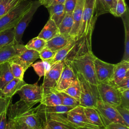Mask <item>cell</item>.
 Segmentation results:
<instances>
[{"label": "cell", "instance_id": "obj_1", "mask_svg": "<svg viewBox=\"0 0 129 129\" xmlns=\"http://www.w3.org/2000/svg\"><path fill=\"white\" fill-rule=\"evenodd\" d=\"M36 104L21 100L15 104L11 103L7 110L9 120L24 122L31 129L43 128L45 123L37 113L36 107H33Z\"/></svg>", "mask_w": 129, "mask_h": 129}, {"label": "cell", "instance_id": "obj_2", "mask_svg": "<svg viewBox=\"0 0 129 129\" xmlns=\"http://www.w3.org/2000/svg\"><path fill=\"white\" fill-rule=\"evenodd\" d=\"M97 18L95 0H85L82 21L76 40L91 47V37Z\"/></svg>", "mask_w": 129, "mask_h": 129}, {"label": "cell", "instance_id": "obj_3", "mask_svg": "<svg viewBox=\"0 0 129 129\" xmlns=\"http://www.w3.org/2000/svg\"><path fill=\"white\" fill-rule=\"evenodd\" d=\"M95 57L93 52L90 51L71 61L64 62L70 64L73 70L80 73L86 81L92 84L97 85L98 82L94 66V60Z\"/></svg>", "mask_w": 129, "mask_h": 129}, {"label": "cell", "instance_id": "obj_4", "mask_svg": "<svg viewBox=\"0 0 129 129\" xmlns=\"http://www.w3.org/2000/svg\"><path fill=\"white\" fill-rule=\"evenodd\" d=\"M74 72L80 86V105L84 107H96L97 101L100 100L97 85L86 81L80 73Z\"/></svg>", "mask_w": 129, "mask_h": 129}, {"label": "cell", "instance_id": "obj_5", "mask_svg": "<svg viewBox=\"0 0 129 129\" xmlns=\"http://www.w3.org/2000/svg\"><path fill=\"white\" fill-rule=\"evenodd\" d=\"M31 1L22 0L13 9L0 18V32L14 28L23 15L29 9Z\"/></svg>", "mask_w": 129, "mask_h": 129}, {"label": "cell", "instance_id": "obj_6", "mask_svg": "<svg viewBox=\"0 0 129 129\" xmlns=\"http://www.w3.org/2000/svg\"><path fill=\"white\" fill-rule=\"evenodd\" d=\"M97 88L100 101L113 107L120 105V92L113 83H99L97 84Z\"/></svg>", "mask_w": 129, "mask_h": 129}, {"label": "cell", "instance_id": "obj_7", "mask_svg": "<svg viewBox=\"0 0 129 129\" xmlns=\"http://www.w3.org/2000/svg\"><path fill=\"white\" fill-rule=\"evenodd\" d=\"M40 6L41 5L38 0L31 1L30 8L23 15L14 27L15 40L16 43L22 44V38L24 32L31 21L35 13Z\"/></svg>", "mask_w": 129, "mask_h": 129}, {"label": "cell", "instance_id": "obj_8", "mask_svg": "<svg viewBox=\"0 0 129 129\" xmlns=\"http://www.w3.org/2000/svg\"><path fill=\"white\" fill-rule=\"evenodd\" d=\"M64 63V60L56 62L52 66L44 76L43 83L41 85L43 96L52 90H55Z\"/></svg>", "mask_w": 129, "mask_h": 129}, {"label": "cell", "instance_id": "obj_9", "mask_svg": "<svg viewBox=\"0 0 129 129\" xmlns=\"http://www.w3.org/2000/svg\"><path fill=\"white\" fill-rule=\"evenodd\" d=\"M67 122L72 126L77 127H90L100 129L91 124L86 118L84 107L78 105L71 109L66 114Z\"/></svg>", "mask_w": 129, "mask_h": 129}, {"label": "cell", "instance_id": "obj_10", "mask_svg": "<svg viewBox=\"0 0 129 129\" xmlns=\"http://www.w3.org/2000/svg\"><path fill=\"white\" fill-rule=\"evenodd\" d=\"M96 108L101 116L105 127L112 122H119L126 125L115 107L98 100Z\"/></svg>", "mask_w": 129, "mask_h": 129}, {"label": "cell", "instance_id": "obj_11", "mask_svg": "<svg viewBox=\"0 0 129 129\" xmlns=\"http://www.w3.org/2000/svg\"><path fill=\"white\" fill-rule=\"evenodd\" d=\"M94 66L98 84L111 82L114 64L105 62L96 56Z\"/></svg>", "mask_w": 129, "mask_h": 129}, {"label": "cell", "instance_id": "obj_12", "mask_svg": "<svg viewBox=\"0 0 129 129\" xmlns=\"http://www.w3.org/2000/svg\"><path fill=\"white\" fill-rule=\"evenodd\" d=\"M20 97V100L27 102L40 103L43 92L41 86L37 84H26L17 92Z\"/></svg>", "mask_w": 129, "mask_h": 129}, {"label": "cell", "instance_id": "obj_13", "mask_svg": "<svg viewBox=\"0 0 129 129\" xmlns=\"http://www.w3.org/2000/svg\"><path fill=\"white\" fill-rule=\"evenodd\" d=\"M38 58H39L38 51L25 48L11 61L19 64L26 71Z\"/></svg>", "mask_w": 129, "mask_h": 129}, {"label": "cell", "instance_id": "obj_14", "mask_svg": "<svg viewBox=\"0 0 129 129\" xmlns=\"http://www.w3.org/2000/svg\"><path fill=\"white\" fill-rule=\"evenodd\" d=\"M77 79L76 76L71 65L68 63L64 62L55 90L59 92L62 91Z\"/></svg>", "mask_w": 129, "mask_h": 129}, {"label": "cell", "instance_id": "obj_15", "mask_svg": "<svg viewBox=\"0 0 129 129\" xmlns=\"http://www.w3.org/2000/svg\"><path fill=\"white\" fill-rule=\"evenodd\" d=\"M72 108L73 107L62 104L55 106H45L40 103L36 107V112L45 123L46 119L49 116L55 114H65Z\"/></svg>", "mask_w": 129, "mask_h": 129}, {"label": "cell", "instance_id": "obj_16", "mask_svg": "<svg viewBox=\"0 0 129 129\" xmlns=\"http://www.w3.org/2000/svg\"><path fill=\"white\" fill-rule=\"evenodd\" d=\"M25 48V45L17 43L0 48V64L11 61Z\"/></svg>", "mask_w": 129, "mask_h": 129}, {"label": "cell", "instance_id": "obj_17", "mask_svg": "<svg viewBox=\"0 0 129 129\" xmlns=\"http://www.w3.org/2000/svg\"><path fill=\"white\" fill-rule=\"evenodd\" d=\"M85 0H78L76 6L73 12V27L70 33V36L76 39L82 21Z\"/></svg>", "mask_w": 129, "mask_h": 129}, {"label": "cell", "instance_id": "obj_18", "mask_svg": "<svg viewBox=\"0 0 129 129\" xmlns=\"http://www.w3.org/2000/svg\"><path fill=\"white\" fill-rule=\"evenodd\" d=\"M66 114H55L49 116L45 121L46 124L50 129H77L67 122L64 115Z\"/></svg>", "mask_w": 129, "mask_h": 129}, {"label": "cell", "instance_id": "obj_19", "mask_svg": "<svg viewBox=\"0 0 129 129\" xmlns=\"http://www.w3.org/2000/svg\"><path fill=\"white\" fill-rule=\"evenodd\" d=\"M26 83L24 80H21L18 79L14 78L8 83L3 88L0 89V97H12L26 84Z\"/></svg>", "mask_w": 129, "mask_h": 129}, {"label": "cell", "instance_id": "obj_20", "mask_svg": "<svg viewBox=\"0 0 129 129\" xmlns=\"http://www.w3.org/2000/svg\"><path fill=\"white\" fill-rule=\"evenodd\" d=\"M117 0H95L97 16L110 13L115 16V8Z\"/></svg>", "mask_w": 129, "mask_h": 129}, {"label": "cell", "instance_id": "obj_21", "mask_svg": "<svg viewBox=\"0 0 129 129\" xmlns=\"http://www.w3.org/2000/svg\"><path fill=\"white\" fill-rule=\"evenodd\" d=\"M73 39L70 35L59 34L46 41L45 47L53 51H57L68 44Z\"/></svg>", "mask_w": 129, "mask_h": 129}, {"label": "cell", "instance_id": "obj_22", "mask_svg": "<svg viewBox=\"0 0 129 129\" xmlns=\"http://www.w3.org/2000/svg\"><path fill=\"white\" fill-rule=\"evenodd\" d=\"M129 73V61L122 60L114 64L111 82L117 84Z\"/></svg>", "mask_w": 129, "mask_h": 129}, {"label": "cell", "instance_id": "obj_23", "mask_svg": "<svg viewBox=\"0 0 129 129\" xmlns=\"http://www.w3.org/2000/svg\"><path fill=\"white\" fill-rule=\"evenodd\" d=\"M59 34L58 27L54 22L49 18L37 37L47 41Z\"/></svg>", "mask_w": 129, "mask_h": 129}, {"label": "cell", "instance_id": "obj_24", "mask_svg": "<svg viewBox=\"0 0 129 129\" xmlns=\"http://www.w3.org/2000/svg\"><path fill=\"white\" fill-rule=\"evenodd\" d=\"M84 111L87 119L91 124L100 129H105L101 116L96 107H84Z\"/></svg>", "mask_w": 129, "mask_h": 129}, {"label": "cell", "instance_id": "obj_25", "mask_svg": "<svg viewBox=\"0 0 129 129\" xmlns=\"http://www.w3.org/2000/svg\"><path fill=\"white\" fill-rule=\"evenodd\" d=\"M123 24L124 29V51L122 60L129 61V12L128 9L120 17Z\"/></svg>", "mask_w": 129, "mask_h": 129}, {"label": "cell", "instance_id": "obj_26", "mask_svg": "<svg viewBox=\"0 0 129 129\" xmlns=\"http://www.w3.org/2000/svg\"><path fill=\"white\" fill-rule=\"evenodd\" d=\"M47 9L49 13V18L52 20L58 27L66 13L64 10V5L56 4L51 6Z\"/></svg>", "mask_w": 129, "mask_h": 129}, {"label": "cell", "instance_id": "obj_27", "mask_svg": "<svg viewBox=\"0 0 129 129\" xmlns=\"http://www.w3.org/2000/svg\"><path fill=\"white\" fill-rule=\"evenodd\" d=\"M45 106H55L61 105V97L59 91L54 90L44 95L40 102Z\"/></svg>", "mask_w": 129, "mask_h": 129}, {"label": "cell", "instance_id": "obj_28", "mask_svg": "<svg viewBox=\"0 0 129 129\" xmlns=\"http://www.w3.org/2000/svg\"><path fill=\"white\" fill-rule=\"evenodd\" d=\"M75 39L72 40L65 46L60 49L59 50L56 51L54 56L52 58L49 60H47L51 64V67L56 62L61 60H64V59L66 58L68 54L70 53V52L74 47L75 44Z\"/></svg>", "mask_w": 129, "mask_h": 129}, {"label": "cell", "instance_id": "obj_29", "mask_svg": "<svg viewBox=\"0 0 129 129\" xmlns=\"http://www.w3.org/2000/svg\"><path fill=\"white\" fill-rule=\"evenodd\" d=\"M14 78L11 71L9 62L0 64V89Z\"/></svg>", "mask_w": 129, "mask_h": 129}, {"label": "cell", "instance_id": "obj_30", "mask_svg": "<svg viewBox=\"0 0 129 129\" xmlns=\"http://www.w3.org/2000/svg\"><path fill=\"white\" fill-rule=\"evenodd\" d=\"M73 13H66L63 19L58 26L60 34L70 35V34L73 27Z\"/></svg>", "mask_w": 129, "mask_h": 129}, {"label": "cell", "instance_id": "obj_31", "mask_svg": "<svg viewBox=\"0 0 129 129\" xmlns=\"http://www.w3.org/2000/svg\"><path fill=\"white\" fill-rule=\"evenodd\" d=\"M13 43H16L15 40L14 27L0 32V48Z\"/></svg>", "mask_w": 129, "mask_h": 129}, {"label": "cell", "instance_id": "obj_32", "mask_svg": "<svg viewBox=\"0 0 129 129\" xmlns=\"http://www.w3.org/2000/svg\"><path fill=\"white\" fill-rule=\"evenodd\" d=\"M36 73L39 78L44 76L51 69V66L48 60H41L32 64Z\"/></svg>", "mask_w": 129, "mask_h": 129}, {"label": "cell", "instance_id": "obj_33", "mask_svg": "<svg viewBox=\"0 0 129 129\" xmlns=\"http://www.w3.org/2000/svg\"><path fill=\"white\" fill-rule=\"evenodd\" d=\"M22 0H1L0 2V18L16 7Z\"/></svg>", "mask_w": 129, "mask_h": 129}, {"label": "cell", "instance_id": "obj_34", "mask_svg": "<svg viewBox=\"0 0 129 129\" xmlns=\"http://www.w3.org/2000/svg\"><path fill=\"white\" fill-rule=\"evenodd\" d=\"M46 41L38 37L31 39L26 45L27 49H32L39 52L45 47Z\"/></svg>", "mask_w": 129, "mask_h": 129}, {"label": "cell", "instance_id": "obj_35", "mask_svg": "<svg viewBox=\"0 0 129 129\" xmlns=\"http://www.w3.org/2000/svg\"><path fill=\"white\" fill-rule=\"evenodd\" d=\"M62 92L66 93L70 96L73 97L78 101L80 100V86L78 79L74 82L71 84L66 89L63 90Z\"/></svg>", "mask_w": 129, "mask_h": 129}, {"label": "cell", "instance_id": "obj_36", "mask_svg": "<svg viewBox=\"0 0 129 129\" xmlns=\"http://www.w3.org/2000/svg\"><path fill=\"white\" fill-rule=\"evenodd\" d=\"M12 74L14 78L21 80H23L24 75L25 72L24 68L19 64L12 61H9Z\"/></svg>", "mask_w": 129, "mask_h": 129}, {"label": "cell", "instance_id": "obj_37", "mask_svg": "<svg viewBox=\"0 0 129 129\" xmlns=\"http://www.w3.org/2000/svg\"><path fill=\"white\" fill-rule=\"evenodd\" d=\"M59 93L61 97L62 105L68 107H71L73 108L80 105L79 101H78L73 97L70 96V95L62 91H60Z\"/></svg>", "mask_w": 129, "mask_h": 129}, {"label": "cell", "instance_id": "obj_38", "mask_svg": "<svg viewBox=\"0 0 129 129\" xmlns=\"http://www.w3.org/2000/svg\"><path fill=\"white\" fill-rule=\"evenodd\" d=\"M115 107L126 125L129 126V108L120 105H118Z\"/></svg>", "mask_w": 129, "mask_h": 129}, {"label": "cell", "instance_id": "obj_39", "mask_svg": "<svg viewBox=\"0 0 129 129\" xmlns=\"http://www.w3.org/2000/svg\"><path fill=\"white\" fill-rule=\"evenodd\" d=\"M56 52V51L51 50L45 47L39 52V58H40L41 60H49L54 56Z\"/></svg>", "mask_w": 129, "mask_h": 129}, {"label": "cell", "instance_id": "obj_40", "mask_svg": "<svg viewBox=\"0 0 129 129\" xmlns=\"http://www.w3.org/2000/svg\"><path fill=\"white\" fill-rule=\"evenodd\" d=\"M127 8L125 0H117L115 8V16L120 17L126 11Z\"/></svg>", "mask_w": 129, "mask_h": 129}, {"label": "cell", "instance_id": "obj_41", "mask_svg": "<svg viewBox=\"0 0 129 129\" xmlns=\"http://www.w3.org/2000/svg\"><path fill=\"white\" fill-rule=\"evenodd\" d=\"M115 86L119 92L129 89V73Z\"/></svg>", "mask_w": 129, "mask_h": 129}, {"label": "cell", "instance_id": "obj_42", "mask_svg": "<svg viewBox=\"0 0 129 129\" xmlns=\"http://www.w3.org/2000/svg\"><path fill=\"white\" fill-rule=\"evenodd\" d=\"M12 97H0V115L7 110L9 105L12 103Z\"/></svg>", "mask_w": 129, "mask_h": 129}, {"label": "cell", "instance_id": "obj_43", "mask_svg": "<svg viewBox=\"0 0 129 129\" xmlns=\"http://www.w3.org/2000/svg\"><path fill=\"white\" fill-rule=\"evenodd\" d=\"M120 106L129 108V89L120 92Z\"/></svg>", "mask_w": 129, "mask_h": 129}, {"label": "cell", "instance_id": "obj_44", "mask_svg": "<svg viewBox=\"0 0 129 129\" xmlns=\"http://www.w3.org/2000/svg\"><path fill=\"white\" fill-rule=\"evenodd\" d=\"M8 123L11 129H31L24 122L8 120Z\"/></svg>", "mask_w": 129, "mask_h": 129}, {"label": "cell", "instance_id": "obj_45", "mask_svg": "<svg viewBox=\"0 0 129 129\" xmlns=\"http://www.w3.org/2000/svg\"><path fill=\"white\" fill-rule=\"evenodd\" d=\"M78 0H65L64 8L66 13H72L76 6Z\"/></svg>", "mask_w": 129, "mask_h": 129}, {"label": "cell", "instance_id": "obj_46", "mask_svg": "<svg viewBox=\"0 0 129 129\" xmlns=\"http://www.w3.org/2000/svg\"><path fill=\"white\" fill-rule=\"evenodd\" d=\"M41 5L46 8L56 4H63L65 0H38Z\"/></svg>", "mask_w": 129, "mask_h": 129}, {"label": "cell", "instance_id": "obj_47", "mask_svg": "<svg viewBox=\"0 0 129 129\" xmlns=\"http://www.w3.org/2000/svg\"><path fill=\"white\" fill-rule=\"evenodd\" d=\"M105 129H129V126L119 122H112L106 126Z\"/></svg>", "mask_w": 129, "mask_h": 129}, {"label": "cell", "instance_id": "obj_48", "mask_svg": "<svg viewBox=\"0 0 129 129\" xmlns=\"http://www.w3.org/2000/svg\"><path fill=\"white\" fill-rule=\"evenodd\" d=\"M8 124L7 118V110L0 115V129H7Z\"/></svg>", "mask_w": 129, "mask_h": 129}, {"label": "cell", "instance_id": "obj_49", "mask_svg": "<svg viewBox=\"0 0 129 129\" xmlns=\"http://www.w3.org/2000/svg\"><path fill=\"white\" fill-rule=\"evenodd\" d=\"M77 129H97V128H90V127H77Z\"/></svg>", "mask_w": 129, "mask_h": 129}, {"label": "cell", "instance_id": "obj_50", "mask_svg": "<svg viewBox=\"0 0 129 129\" xmlns=\"http://www.w3.org/2000/svg\"><path fill=\"white\" fill-rule=\"evenodd\" d=\"M44 129H50V128L48 127V126L46 124H45V125L44 127Z\"/></svg>", "mask_w": 129, "mask_h": 129}, {"label": "cell", "instance_id": "obj_51", "mask_svg": "<svg viewBox=\"0 0 129 129\" xmlns=\"http://www.w3.org/2000/svg\"><path fill=\"white\" fill-rule=\"evenodd\" d=\"M7 129H11V128H10V126H9V124H8H8H7Z\"/></svg>", "mask_w": 129, "mask_h": 129}, {"label": "cell", "instance_id": "obj_52", "mask_svg": "<svg viewBox=\"0 0 129 129\" xmlns=\"http://www.w3.org/2000/svg\"><path fill=\"white\" fill-rule=\"evenodd\" d=\"M35 129H44V127H43V128H35Z\"/></svg>", "mask_w": 129, "mask_h": 129}, {"label": "cell", "instance_id": "obj_53", "mask_svg": "<svg viewBox=\"0 0 129 129\" xmlns=\"http://www.w3.org/2000/svg\"><path fill=\"white\" fill-rule=\"evenodd\" d=\"M1 0H0V2H1Z\"/></svg>", "mask_w": 129, "mask_h": 129}]
</instances>
